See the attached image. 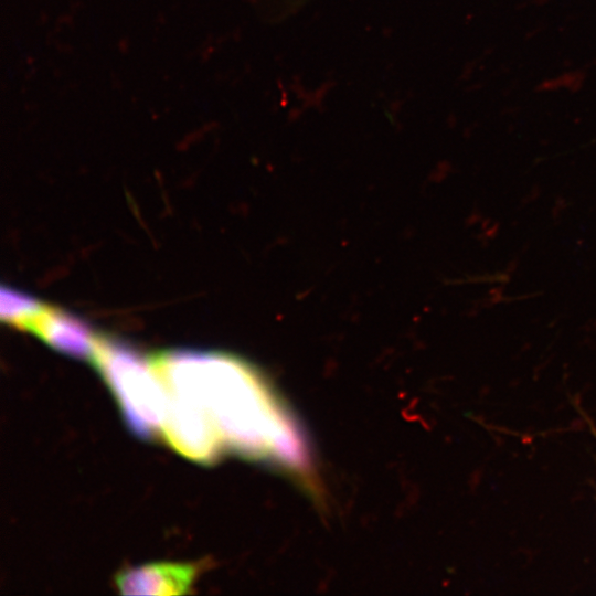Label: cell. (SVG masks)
Instances as JSON below:
<instances>
[{
    "label": "cell",
    "instance_id": "5",
    "mask_svg": "<svg viewBox=\"0 0 596 596\" xmlns=\"http://www.w3.org/2000/svg\"><path fill=\"white\" fill-rule=\"evenodd\" d=\"M196 568L190 564L155 563L123 571L116 585L124 595H183Z\"/></svg>",
    "mask_w": 596,
    "mask_h": 596
},
{
    "label": "cell",
    "instance_id": "3",
    "mask_svg": "<svg viewBox=\"0 0 596 596\" xmlns=\"http://www.w3.org/2000/svg\"><path fill=\"white\" fill-rule=\"evenodd\" d=\"M167 397L161 430L169 445L194 461H213L223 444L207 415L193 404Z\"/></svg>",
    "mask_w": 596,
    "mask_h": 596
},
{
    "label": "cell",
    "instance_id": "1",
    "mask_svg": "<svg viewBox=\"0 0 596 596\" xmlns=\"http://www.w3.org/2000/svg\"><path fill=\"white\" fill-rule=\"evenodd\" d=\"M169 396L201 408L224 446L301 462L304 445L255 368L223 352L173 349L150 358Z\"/></svg>",
    "mask_w": 596,
    "mask_h": 596
},
{
    "label": "cell",
    "instance_id": "2",
    "mask_svg": "<svg viewBox=\"0 0 596 596\" xmlns=\"http://www.w3.org/2000/svg\"><path fill=\"white\" fill-rule=\"evenodd\" d=\"M91 361L113 391L135 434L151 437L161 429L168 397L150 358L121 340L96 336Z\"/></svg>",
    "mask_w": 596,
    "mask_h": 596
},
{
    "label": "cell",
    "instance_id": "7",
    "mask_svg": "<svg viewBox=\"0 0 596 596\" xmlns=\"http://www.w3.org/2000/svg\"><path fill=\"white\" fill-rule=\"evenodd\" d=\"M307 0H273L274 14H285L298 8Z\"/></svg>",
    "mask_w": 596,
    "mask_h": 596
},
{
    "label": "cell",
    "instance_id": "4",
    "mask_svg": "<svg viewBox=\"0 0 596 596\" xmlns=\"http://www.w3.org/2000/svg\"><path fill=\"white\" fill-rule=\"evenodd\" d=\"M29 331L63 354L92 359L96 334L86 322L61 308L45 306Z\"/></svg>",
    "mask_w": 596,
    "mask_h": 596
},
{
    "label": "cell",
    "instance_id": "6",
    "mask_svg": "<svg viewBox=\"0 0 596 596\" xmlns=\"http://www.w3.org/2000/svg\"><path fill=\"white\" fill-rule=\"evenodd\" d=\"M45 306L25 292L6 286L1 288L0 317L13 328L29 331Z\"/></svg>",
    "mask_w": 596,
    "mask_h": 596
}]
</instances>
